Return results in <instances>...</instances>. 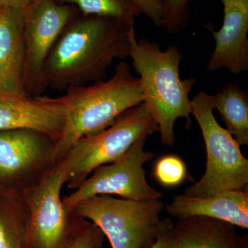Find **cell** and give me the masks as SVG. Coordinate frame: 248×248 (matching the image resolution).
<instances>
[{
    "instance_id": "cell-1",
    "label": "cell",
    "mask_w": 248,
    "mask_h": 248,
    "mask_svg": "<svg viewBox=\"0 0 248 248\" xmlns=\"http://www.w3.org/2000/svg\"><path fill=\"white\" fill-rule=\"evenodd\" d=\"M135 24L96 16L73 17L49 53L44 68L46 89L66 91L105 79L115 60L128 58Z\"/></svg>"
},
{
    "instance_id": "cell-2",
    "label": "cell",
    "mask_w": 248,
    "mask_h": 248,
    "mask_svg": "<svg viewBox=\"0 0 248 248\" xmlns=\"http://www.w3.org/2000/svg\"><path fill=\"white\" fill-rule=\"evenodd\" d=\"M129 42L128 57L140 76L143 104L159 126L163 144L173 146L176 121L185 118L187 125H192L189 94L196 80L181 79L183 53L177 46H170L163 51L156 42L146 38L138 40L135 27L130 31Z\"/></svg>"
},
{
    "instance_id": "cell-3",
    "label": "cell",
    "mask_w": 248,
    "mask_h": 248,
    "mask_svg": "<svg viewBox=\"0 0 248 248\" xmlns=\"http://www.w3.org/2000/svg\"><path fill=\"white\" fill-rule=\"evenodd\" d=\"M66 118L61 136L54 146V164L80 139L102 131L125 110L143 102L140 79L127 62L115 67L110 78L67 89L61 96Z\"/></svg>"
},
{
    "instance_id": "cell-4",
    "label": "cell",
    "mask_w": 248,
    "mask_h": 248,
    "mask_svg": "<svg viewBox=\"0 0 248 248\" xmlns=\"http://www.w3.org/2000/svg\"><path fill=\"white\" fill-rule=\"evenodd\" d=\"M66 180V170L58 161L22 190L28 210L25 248H66L90 223L63 204Z\"/></svg>"
},
{
    "instance_id": "cell-5",
    "label": "cell",
    "mask_w": 248,
    "mask_h": 248,
    "mask_svg": "<svg viewBox=\"0 0 248 248\" xmlns=\"http://www.w3.org/2000/svg\"><path fill=\"white\" fill-rule=\"evenodd\" d=\"M191 105L205 141L206 169L200 180L183 195L205 198L223 191L248 190V159L232 135L215 118L211 94L200 91L191 100Z\"/></svg>"
},
{
    "instance_id": "cell-6",
    "label": "cell",
    "mask_w": 248,
    "mask_h": 248,
    "mask_svg": "<svg viewBox=\"0 0 248 248\" xmlns=\"http://www.w3.org/2000/svg\"><path fill=\"white\" fill-rule=\"evenodd\" d=\"M159 132L143 103L125 110L99 133L80 139L60 160L69 189L79 187L96 169L119 159L140 139Z\"/></svg>"
},
{
    "instance_id": "cell-7",
    "label": "cell",
    "mask_w": 248,
    "mask_h": 248,
    "mask_svg": "<svg viewBox=\"0 0 248 248\" xmlns=\"http://www.w3.org/2000/svg\"><path fill=\"white\" fill-rule=\"evenodd\" d=\"M164 208L160 200L134 201L97 195L81 201L73 211L97 226L112 248H151Z\"/></svg>"
},
{
    "instance_id": "cell-8",
    "label": "cell",
    "mask_w": 248,
    "mask_h": 248,
    "mask_svg": "<svg viewBox=\"0 0 248 248\" xmlns=\"http://www.w3.org/2000/svg\"><path fill=\"white\" fill-rule=\"evenodd\" d=\"M148 138L140 139L121 157L94 170L78 188L62 199L70 211L81 201L97 195H118L134 201L159 200L162 192L148 183L143 165L154 156L144 150Z\"/></svg>"
},
{
    "instance_id": "cell-9",
    "label": "cell",
    "mask_w": 248,
    "mask_h": 248,
    "mask_svg": "<svg viewBox=\"0 0 248 248\" xmlns=\"http://www.w3.org/2000/svg\"><path fill=\"white\" fill-rule=\"evenodd\" d=\"M78 10L55 0H35L24 9L25 68L24 84L29 95L45 91L44 68L49 53Z\"/></svg>"
},
{
    "instance_id": "cell-10",
    "label": "cell",
    "mask_w": 248,
    "mask_h": 248,
    "mask_svg": "<svg viewBox=\"0 0 248 248\" xmlns=\"http://www.w3.org/2000/svg\"><path fill=\"white\" fill-rule=\"evenodd\" d=\"M55 141L31 129L0 131V182L27 181L53 162Z\"/></svg>"
},
{
    "instance_id": "cell-11",
    "label": "cell",
    "mask_w": 248,
    "mask_h": 248,
    "mask_svg": "<svg viewBox=\"0 0 248 248\" xmlns=\"http://www.w3.org/2000/svg\"><path fill=\"white\" fill-rule=\"evenodd\" d=\"M66 118V108L61 97H32L0 91V131L31 129L56 141Z\"/></svg>"
},
{
    "instance_id": "cell-12",
    "label": "cell",
    "mask_w": 248,
    "mask_h": 248,
    "mask_svg": "<svg viewBox=\"0 0 248 248\" xmlns=\"http://www.w3.org/2000/svg\"><path fill=\"white\" fill-rule=\"evenodd\" d=\"M223 22L219 30L210 29L215 50L207 63L209 72L223 68L238 75L248 71V0H221Z\"/></svg>"
},
{
    "instance_id": "cell-13",
    "label": "cell",
    "mask_w": 248,
    "mask_h": 248,
    "mask_svg": "<svg viewBox=\"0 0 248 248\" xmlns=\"http://www.w3.org/2000/svg\"><path fill=\"white\" fill-rule=\"evenodd\" d=\"M24 9L4 7L0 16V91L29 95L24 89Z\"/></svg>"
},
{
    "instance_id": "cell-14",
    "label": "cell",
    "mask_w": 248,
    "mask_h": 248,
    "mask_svg": "<svg viewBox=\"0 0 248 248\" xmlns=\"http://www.w3.org/2000/svg\"><path fill=\"white\" fill-rule=\"evenodd\" d=\"M166 210L179 220L206 217L223 220L243 229L248 228V190L223 191L205 198L177 195L166 205Z\"/></svg>"
},
{
    "instance_id": "cell-15",
    "label": "cell",
    "mask_w": 248,
    "mask_h": 248,
    "mask_svg": "<svg viewBox=\"0 0 248 248\" xmlns=\"http://www.w3.org/2000/svg\"><path fill=\"white\" fill-rule=\"evenodd\" d=\"M234 225L210 217L179 220L174 231L182 248H244L248 235L240 236Z\"/></svg>"
},
{
    "instance_id": "cell-16",
    "label": "cell",
    "mask_w": 248,
    "mask_h": 248,
    "mask_svg": "<svg viewBox=\"0 0 248 248\" xmlns=\"http://www.w3.org/2000/svg\"><path fill=\"white\" fill-rule=\"evenodd\" d=\"M214 110H217L224 122L226 130L239 146L248 145V93L236 81L225 84L217 94L212 95Z\"/></svg>"
},
{
    "instance_id": "cell-17",
    "label": "cell",
    "mask_w": 248,
    "mask_h": 248,
    "mask_svg": "<svg viewBox=\"0 0 248 248\" xmlns=\"http://www.w3.org/2000/svg\"><path fill=\"white\" fill-rule=\"evenodd\" d=\"M28 210L21 194L15 192L0 203V248H25Z\"/></svg>"
},
{
    "instance_id": "cell-18",
    "label": "cell",
    "mask_w": 248,
    "mask_h": 248,
    "mask_svg": "<svg viewBox=\"0 0 248 248\" xmlns=\"http://www.w3.org/2000/svg\"><path fill=\"white\" fill-rule=\"evenodd\" d=\"M62 4L76 6L83 16L110 17L135 24L141 15L130 0H55Z\"/></svg>"
},
{
    "instance_id": "cell-19",
    "label": "cell",
    "mask_w": 248,
    "mask_h": 248,
    "mask_svg": "<svg viewBox=\"0 0 248 248\" xmlns=\"http://www.w3.org/2000/svg\"><path fill=\"white\" fill-rule=\"evenodd\" d=\"M163 19L161 27L170 35L179 33L190 19V0H161Z\"/></svg>"
},
{
    "instance_id": "cell-20",
    "label": "cell",
    "mask_w": 248,
    "mask_h": 248,
    "mask_svg": "<svg viewBox=\"0 0 248 248\" xmlns=\"http://www.w3.org/2000/svg\"><path fill=\"white\" fill-rule=\"evenodd\" d=\"M153 174L161 185L174 187L185 180L187 170L182 159L175 155H166L156 161Z\"/></svg>"
},
{
    "instance_id": "cell-21",
    "label": "cell",
    "mask_w": 248,
    "mask_h": 248,
    "mask_svg": "<svg viewBox=\"0 0 248 248\" xmlns=\"http://www.w3.org/2000/svg\"><path fill=\"white\" fill-rule=\"evenodd\" d=\"M104 236L102 231L90 222L66 248H103Z\"/></svg>"
},
{
    "instance_id": "cell-22",
    "label": "cell",
    "mask_w": 248,
    "mask_h": 248,
    "mask_svg": "<svg viewBox=\"0 0 248 248\" xmlns=\"http://www.w3.org/2000/svg\"><path fill=\"white\" fill-rule=\"evenodd\" d=\"M151 248H182L174 231V223L170 218L161 220L156 239Z\"/></svg>"
},
{
    "instance_id": "cell-23",
    "label": "cell",
    "mask_w": 248,
    "mask_h": 248,
    "mask_svg": "<svg viewBox=\"0 0 248 248\" xmlns=\"http://www.w3.org/2000/svg\"><path fill=\"white\" fill-rule=\"evenodd\" d=\"M141 14L151 19L155 26L161 27L163 19V4L161 0H130Z\"/></svg>"
},
{
    "instance_id": "cell-24",
    "label": "cell",
    "mask_w": 248,
    "mask_h": 248,
    "mask_svg": "<svg viewBox=\"0 0 248 248\" xmlns=\"http://www.w3.org/2000/svg\"><path fill=\"white\" fill-rule=\"evenodd\" d=\"M35 0H0L4 7L20 8L25 9Z\"/></svg>"
},
{
    "instance_id": "cell-25",
    "label": "cell",
    "mask_w": 248,
    "mask_h": 248,
    "mask_svg": "<svg viewBox=\"0 0 248 248\" xmlns=\"http://www.w3.org/2000/svg\"><path fill=\"white\" fill-rule=\"evenodd\" d=\"M4 6L0 3V16H1V13H2L3 10H4Z\"/></svg>"
},
{
    "instance_id": "cell-26",
    "label": "cell",
    "mask_w": 248,
    "mask_h": 248,
    "mask_svg": "<svg viewBox=\"0 0 248 248\" xmlns=\"http://www.w3.org/2000/svg\"><path fill=\"white\" fill-rule=\"evenodd\" d=\"M244 248H248V246H246V247H245Z\"/></svg>"
}]
</instances>
